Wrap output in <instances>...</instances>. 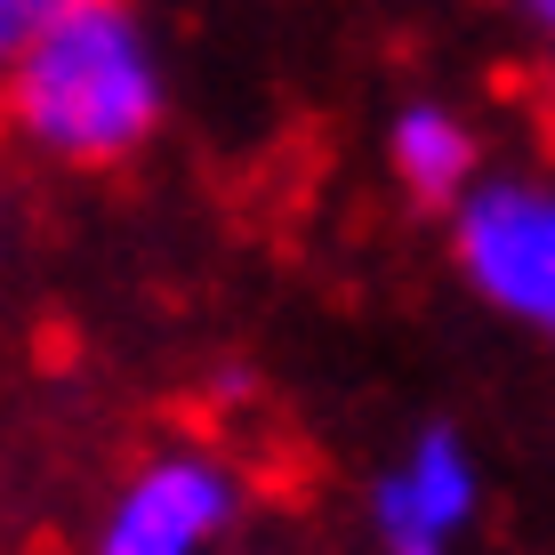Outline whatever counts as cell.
Returning <instances> with one entry per match:
<instances>
[{
  "instance_id": "6da1fadb",
  "label": "cell",
  "mask_w": 555,
  "mask_h": 555,
  "mask_svg": "<svg viewBox=\"0 0 555 555\" xmlns=\"http://www.w3.org/2000/svg\"><path fill=\"white\" fill-rule=\"evenodd\" d=\"M9 121L56 162H121L162 121V65L121 0H89L9 73Z\"/></svg>"
},
{
  "instance_id": "5b68a950",
  "label": "cell",
  "mask_w": 555,
  "mask_h": 555,
  "mask_svg": "<svg viewBox=\"0 0 555 555\" xmlns=\"http://www.w3.org/2000/svg\"><path fill=\"white\" fill-rule=\"evenodd\" d=\"M387 483L403 491V500H411L418 515H427V524L443 531V540H451V531L475 515V467L459 459L451 435H427V443L411 451V467H403V475H387Z\"/></svg>"
},
{
  "instance_id": "3957f363",
  "label": "cell",
  "mask_w": 555,
  "mask_h": 555,
  "mask_svg": "<svg viewBox=\"0 0 555 555\" xmlns=\"http://www.w3.org/2000/svg\"><path fill=\"white\" fill-rule=\"evenodd\" d=\"M225 524H234V475L202 451H169L121 483L98 555H202Z\"/></svg>"
},
{
  "instance_id": "52a82bcc",
  "label": "cell",
  "mask_w": 555,
  "mask_h": 555,
  "mask_svg": "<svg viewBox=\"0 0 555 555\" xmlns=\"http://www.w3.org/2000/svg\"><path fill=\"white\" fill-rule=\"evenodd\" d=\"M378 540H387V555H443V531H435L395 483H378Z\"/></svg>"
},
{
  "instance_id": "8992f818",
  "label": "cell",
  "mask_w": 555,
  "mask_h": 555,
  "mask_svg": "<svg viewBox=\"0 0 555 555\" xmlns=\"http://www.w3.org/2000/svg\"><path fill=\"white\" fill-rule=\"evenodd\" d=\"M81 9H89V0H0V81H9V73L25 65L65 16H81Z\"/></svg>"
},
{
  "instance_id": "7a4b0ae2",
  "label": "cell",
  "mask_w": 555,
  "mask_h": 555,
  "mask_svg": "<svg viewBox=\"0 0 555 555\" xmlns=\"http://www.w3.org/2000/svg\"><path fill=\"white\" fill-rule=\"evenodd\" d=\"M459 266L515 322L555 331V194H540V185L467 194V209H459Z\"/></svg>"
},
{
  "instance_id": "ba28073f",
  "label": "cell",
  "mask_w": 555,
  "mask_h": 555,
  "mask_svg": "<svg viewBox=\"0 0 555 555\" xmlns=\"http://www.w3.org/2000/svg\"><path fill=\"white\" fill-rule=\"evenodd\" d=\"M524 9H531V16H540V25L555 33V0H524Z\"/></svg>"
},
{
  "instance_id": "277c9868",
  "label": "cell",
  "mask_w": 555,
  "mask_h": 555,
  "mask_svg": "<svg viewBox=\"0 0 555 555\" xmlns=\"http://www.w3.org/2000/svg\"><path fill=\"white\" fill-rule=\"evenodd\" d=\"M395 178H403L418 202L467 194V178H475V138L451 121V113L411 105L403 121H395Z\"/></svg>"
}]
</instances>
